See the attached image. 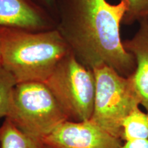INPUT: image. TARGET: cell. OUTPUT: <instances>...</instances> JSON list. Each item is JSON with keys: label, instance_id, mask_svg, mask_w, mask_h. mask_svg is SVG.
I'll return each mask as SVG.
<instances>
[{"label": "cell", "instance_id": "15", "mask_svg": "<svg viewBox=\"0 0 148 148\" xmlns=\"http://www.w3.org/2000/svg\"><path fill=\"white\" fill-rule=\"evenodd\" d=\"M2 30L0 28V66H1V56H2Z\"/></svg>", "mask_w": 148, "mask_h": 148}, {"label": "cell", "instance_id": "7", "mask_svg": "<svg viewBox=\"0 0 148 148\" xmlns=\"http://www.w3.org/2000/svg\"><path fill=\"white\" fill-rule=\"evenodd\" d=\"M0 28L49 30L56 28V20L36 0H0Z\"/></svg>", "mask_w": 148, "mask_h": 148}, {"label": "cell", "instance_id": "9", "mask_svg": "<svg viewBox=\"0 0 148 148\" xmlns=\"http://www.w3.org/2000/svg\"><path fill=\"white\" fill-rule=\"evenodd\" d=\"M0 148H47L40 139L29 136L8 119L0 127Z\"/></svg>", "mask_w": 148, "mask_h": 148}, {"label": "cell", "instance_id": "2", "mask_svg": "<svg viewBox=\"0 0 148 148\" xmlns=\"http://www.w3.org/2000/svg\"><path fill=\"white\" fill-rule=\"evenodd\" d=\"M70 51L56 28L38 32L3 28L1 66L16 84L45 82Z\"/></svg>", "mask_w": 148, "mask_h": 148}, {"label": "cell", "instance_id": "1", "mask_svg": "<svg viewBox=\"0 0 148 148\" xmlns=\"http://www.w3.org/2000/svg\"><path fill=\"white\" fill-rule=\"evenodd\" d=\"M129 0H56V29L82 64L92 70L108 66L124 77L132 75L136 61L125 50L121 24Z\"/></svg>", "mask_w": 148, "mask_h": 148}, {"label": "cell", "instance_id": "5", "mask_svg": "<svg viewBox=\"0 0 148 148\" xmlns=\"http://www.w3.org/2000/svg\"><path fill=\"white\" fill-rule=\"evenodd\" d=\"M45 84L69 120L90 119L95 95V75L71 51L58 62Z\"/></svg>", "mask_w": 148, "mask_h": 148}, {"label": "cell", "instance_id": "13", "mask_svg": "<svg viewBox=\"0 0 148 148\" xmlns=\"http://www.w3.org/2000/svg\"><path fill=\"white\" fill-rule=\"evenodd\" d=\"M120 148H148V139L125 140Z\"/></svg>", "mask_w": 148, "mask_h": 148}, {"label": "cell", "instance_id": "3", "mask_svg": "<svg viewBox=\"0 0 148 148\" xmlns=\"http://www.w3.org/2000/svg\"><path fill=\"white\" fill-rule=\"evenodd\" d=\"M23 133L42 140L69 120L45 82L16 84L6 118Z\"/></svg>", "mask_w": 148, "mask_h": 148}, {"label": "cell", "instance_id": "12", "mask_svg": "<svg viewBox=\"0 0 148 148\" xmlns=\"http://www.w3.org/2000/svg\"><path fill=\"white\" fill-rule=\"evenodd\" d=\"M129 8L122 23L130 25L148 18V0H129Z\"/></svg>", "mask_w": 148, "mask_h": 148}, {"label": "cell", "instance_id": "10", "mask_svg": "<svg viewBox=\"0 0 148 148\" xmlns=\"http://www.w3.org/2000/svg\"><path fill=\"white\" fill-rule=\"evenodd\" d=\"M148 139V112L141 111L138 107L127 116L123 123L122 140Z\"/></svg>", "mask_w": 148, "mask_h": 148}, {"label": "cell", "instance_id": "11", "mask_svg": "<svg viewBox=\"0 0 148 148\" xmlns=\"http://www.w3.org/2000/svg\"><path fill=\"white\" fill-rule=\"evenodd\" d=\"M16 84L14 77L0 66V118H6L8 116L12 92Z\"/></svg>", "mask_w": 148, "mask_h": 148}, {"label": "cell", "instance_id": "14", "mask_svg": "<svg viewBox=\"0 0 148 148\" xmlns=\"http://www.w3.org/2000/svg\"><path fill=\"white\" fill-rule=\"evenodd\" d=\"M36 1H38L40 5L45 7V8H47L54 16L56 0H36Z\"/></svg>", "mask_w": 148, "mask_h": 148}, {"label": "cell", "instance_id": "4", "mask_svg": "<svg viewBox=\"0 0 148 148\" xmlns=\"http://www.w3.org/2000/svg\"><path fill=\"white\" fill-rule=\"evenodd\" d=\"M92 71L95 77V95L90 120L121 139L123 121L140 104L132 79L108 66H98Z\"/></svg>", "mask_w": 148, "mask_h": 148}, {"label": "cell", "instance_id": "8", "mask_svg": "<svg viewBox=\"0 0 148 148\" xmlns=\"http://www.w3.org/2000/svg\"><path fill=\"white\" fill-rule=\"evenodd\" d=\"M123 42L125 50L135 58L136 69L130 77L140 104L148 112V18L140 21L137 32L132 38Z\"/></svg>", "mask_w": 148, "mask_h": 148}, {"label": "cell", "instance_id": "6", "mask_svg": "<svg viewBox=\"0 0 148 148\" xmlns=\"http://www.w3.org/2000/svg\"><path fill=\"white\" fill-rule=\"evenodd\" d=\"M47 148H120L121 139L109 134L91 120L62 123L41 140Z\"/></svg>", "mask_w": 148, "mask_h": 148}]
</instances>
